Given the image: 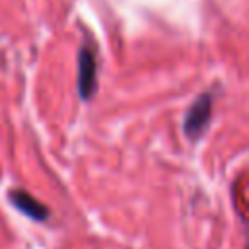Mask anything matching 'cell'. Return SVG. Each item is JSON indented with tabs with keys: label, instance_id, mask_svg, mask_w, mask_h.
Segmentation results:
<instances>
[{
	"label": "cell",
	"instance_id": "6da1fadb",
	"mask_svg": "<svg viewBox=\"0 0 249 249\" xmlns=\"http://www.w3.org/2000/svg\"><path fill=\"white\" fill-rule=\"evenodd\" d=\"M97 84V62H95V53L89 45H84L80 49L78 56V89L82 99H89L95 91Z\"/></svg>",
	"mask_w": 249,
	"mask_h": 249
},
{
	"label": "cell",
	"instance_id": "7a4b0ae2",
	"mask_svg": "<svg viewBox=\"0 0 249 249\" xmlns=\"http://www.w3.org/2000/svg\"><path fill=\"white\" fill-rule=\"evenodd\" d=\"M212 111V97L208 93L196 97V101L191 105V109L185 115V134L189 138H198L204 130V126L210 121Z\"/></svg>",
	"mask_w": 249,
	"mask_h": 249
},
{
	"label": "cell",
	"instance_id": "3957f363",
	"mask_svg": "<svg viewBox=\"0 0 249 249\" xmlns=\"http://www.w3.org/2000/svg\"><path fill=\"white\" fill-rule=\"evenodd\" d=\"M10 200L18 210H21L25 216L33 220H45L49 216V210L25 191H10Z\"/></svg>",
	"mask_w": 249,
	"mask_h": 249
}]
</instances>
